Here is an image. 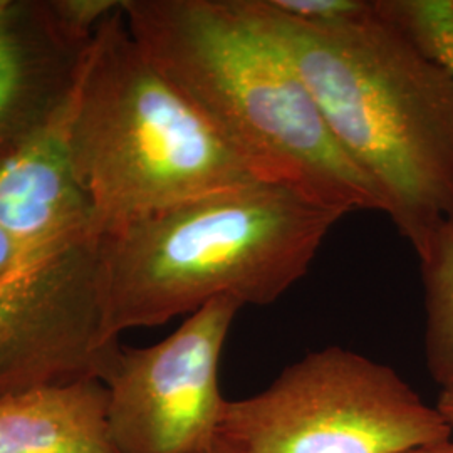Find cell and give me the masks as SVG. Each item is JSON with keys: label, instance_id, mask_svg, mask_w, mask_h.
I'll return each instance as SVG.
<instances>
[{"label": "cell", "instance_id": "6da1fadb", "mask_svg": "<svg viewBox=\"0 0 453 453\" xmlns=\"http://www.w3.org/2000/svg\"><path fill=\"white\" fill-rule=\"evenodd\" d=\"M289 56L341 150L370 179L417 256L453 228V76L385 16L314 24L242 0Z\"/></svg>", "mask_w": 453, "mask_h": 453}, {"label": "cell", "instance_id": "7a4b0ae2", "mask_svg": "<svg viewBox=\"0 0 453 453\" xmlns=\"http://www.w3.org/2000/svg\"><path fill=\"white\" fill-rule=\"evenodd\" d=\"M348 215L256 180L136 217L97 235L104 334L190 316L219 297L269 306L308 274Z\"/></svg>", "mask_w": 453, "mask_h": 453}, {"label": "cell", "instance_id": "3957f363", "mask_svg": "<svg viewBox=\"0 0 453 453\" xmlns=\"http://www.w3.org/2000/svg\"><path fill=\"white\" fill-rule=\"evenodd\" d=\"M133 39L257 177L340 209L383 211L289 56L242 0H123Z\"/></svg>", "mask_w": 453, "mask_h": 453}, {"label": "cell", "instance_id": "277c9868", "mask_svg": "<svg viewBox=\"0 0 453 453\" xmlns=\"http://www.w3.org/2000/svg\"><path fill=\"white\" fill-rule=\"evenodd\" d=\"M69 151L99 234L262 180L146 58L121 5L97 27L82 65L71 101Z\"/></svg>", "mask_w": 453, "mask_h": 453}, {"label": "cell", "instance_id": "5b68a950", "mask_svg": "<svg viewBox=\"0 0 453 453\" xmlns=\"http://www.w3.org/2000/svg\"><path fill=\"white\" fill-rule=\"evenodd\" d=\"M452 434L393 368L340 346L301 357L254 396L226 400L219 426L235 453H402Z\"/></svg>", "mask_w": 453, "mask_h": 453}, {"label": "cell", "instance_id": "8992f818", "mask_svg": "<svg viewBox=\"0 0 453 453\" xmlns=\"http://www.w3.org/2000/svg\"><path fill=\"white\" fill-rule=\"evenodd\" d=\"M242 308L219 297L153 346H118L103 383L119 453H196L219 435L226 403L219 366Z\"/></svg>", "mask_w": 453, "mask_h": 453}, {"label": "cell", "instance_id": "52a82bcc", "mask_svg": "<svg viewBox=\"0 0 453 453\" xmlns=\"http://www.w3.org/2000/svg\"><path fill=\"white\" fill-rule=\"evenodd\" d=\"M118 346L104 334L97 237L27 262L0 286V398L103 381Z\"/></svg>", "mask_w": 453, "mask_h": 453}, {"label": "cell", "instance_id": "ba28073f", "mask_svg": "<svg viewBox=\"0 0 453 453\" xmlns=\"http://www.w3.org/2000/svg\"><path fill=\"white\" fill-rule=\"evenodd\" d=\"M91 44L49 0H11L0 16V166L65 110Z\"/></svg>", "mask_w": 453, "mask_h": 453}, {"label": "cell", "instance_id": "9c48e42d", "mask_svg": "<svg viewBox=\"0 0 453 453\" xmlns=\"http://www.w3.org/2000/svg\"><path fill=\"white\" fill-rule=\"evenodd\" d=\"M71 101L0 166V228L16 243L20 267L99 235L93 205L71 160Z\"/></svg>", "mask_w": 453, "mask_h": 453}, {"label": "cell", "instance_id": "30bf717a", "mask_svg": "<svg viewBox=\"0 0 453 453\" xmlns=\"http://www.w3.org/2000/svg\"><path fill=\"white\" fill-rule=\"evenodd\" d=\"M0 453H119L101 380L0 398Z\"/></svg>", "mask_w": 453, "mask_h": 453}, {"label": "cell", "instance_id": "8fae6325", "mask_svg": "<svg viewBox=\"0 0 453 453\" xmlns=\"http://www.w3.org/2000/svg\"><path fill=\"white\" fill-rule=\"evenodd\" d=\"M425 289V353L432 378L453 387V228H443L418 254Z\"/></svg>", "mask_w": 453, "mask_h": 453}, {"label": "cell", "instance_id": "7c38bea8", "mask_svg": "<svg viewBox=\"0 0 453 453\" xmlns=\"http://www.w3.org/2000/svg\"><path fill=\"white\" fill-rule=\"evenodd\" d=\"M376 5L453 76V0H376Z\"/></svg>", "mask_w": 453, "mask_h": 453}, {"label": "cell", "instance_id": "4fadbf2b", "mask_svg": "<svg viewBox=\"0 0 453 453\" xmlns=\"http://www.w3.org/2000/svg\"><path fill=\"white\" fill-rule=\"evenodd\" d=\"M49 5L69 33L91 41L103 20L121 5V0H49Z\"/></svg>", "mask_w": 453, "mask_h": 453}, {"label": "cell", "instance_id": "5bb4252c", "mask_svg": "<svg viewBox=\"0 0 453 453\" xmlns=\"http://www.w3.org/2000/svg\"><path fill=\"white\" fill-rule=\"evenodd\" d=\"M282 14L314 22L331 24L357 16L368 9L366 0H271Z\"/></svg>", "mask_w": 453, "mask_h": 453}, {"label": "cell", "instance_id": "9a60e30c", "mask_svg": "<svg viewBox=\"0 0 453 453\" xmlns=\"http://www.w3.org/2000/svg\"><path fill=\"white\" fill-rule=\"evenodd\" d=\"M20 269V252L14 241L0 228V286Z\"/></svg>", "mask_w": 453, "mask_h": 453}, {"label": "cell", "instance_id": "2e32d148", "mask_svg": "<svg viewBox=\"0 0 453 453\" xmlns=\"http://www.w3.org/2000/svg\"><path fill=\"white\" fill-rule=\"evenodd\" d=\"M437 410L443 420L449 423V426L453 430V387L441 388L440 398H438Z\"/></svg>", "mask_w": 453, "mask_h": 453}, {"label": "cell", "instance_id": "e0dca14e", "mask_svg": "<svg viewBox=\"0 0 453 453\" xmlns=\"http://www.w3.org/2000/svg\"><path fill=\"white\" fill-rule=\"evenodd\" d=\"M402 453H453V438H443L438 441L418 445Z\"/></svg>", "mask_w": 453, "mask_h": 453}, {"label": "cell", "instance_id": "ac0fdd59", "mask_svg": "<svg viewBox=\"0 0 453 453\" xmlns=\"http://www.w3.org/2000/svg\"><path fill=\"white\" fill-rule=\"evenodd\" d=\"M196 453H235L222 438L217 437L211 440V443H207L205 447H202Z\"/></svg>", "mask_w": 453, "mask_h": 453}, {"label": "cell", "instance_id": "d6986e66", "mask_svg": "<svg viewBox=\"0 0 453 453\" xmlns=\"http://www.w3.org/2000/svg\"><path fill=\"white\" fill-rule=\"evenodd\" d=\"M9 4H11V0H0V16H2V14L7 11Z\"/></svg>", "mask_w": 453, "mask_h": 453}]
</instances>
